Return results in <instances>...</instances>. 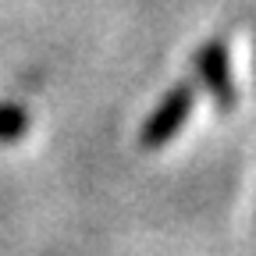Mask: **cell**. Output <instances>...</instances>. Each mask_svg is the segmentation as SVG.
<instances>
[{
  "mask_svg": "<svg viewBox=\"0 0 256 256\" xmlns=\"http://www.w3.org/2000/svg\"><path fill=\"white\" fill-rule=\"evenodd\" d=\"M192 107H196V89L188 82H178L164 100L156 104V110L146 118V124L139 128V146L142 150H164L182 128L192 118Z\"/></svg>",
  "mask_w": 256,
  "mask_h": 256,
  "instance_id": "cell-1",
  "label": "cell"
},
{
  "mask_svg": "<svg viewBox=\"0 0 256 256\" xmlns=\"http://www.w3.org/2000/svg\"><path fill=\"white\" fill-rule=\"evenodd\" d=\"M196 72L203 86L217 96V104H232L235 100V86H232V60H228V43L210 40L196 50Z\"/></svg>",
  "mask_w": 256,
  "mask_h": 256,
  "instance_id": "cell-2",
  "label": "cell"
},
{
  "mask_svg": "<svg viewBox=\"0 0 256 256\" xmlns=\"http://www.w3.org/2000/svg\"><path fill=\"white\" fill-rule=\"evenodd\" d=\"M28 110L22 104H0V142H18L28 132Z\"/></svg>",
  "mask_w": 256,
  "mask_h": 256,
  "instance_id": "cell-3",
  "label": "cell"
}]
</instances>
